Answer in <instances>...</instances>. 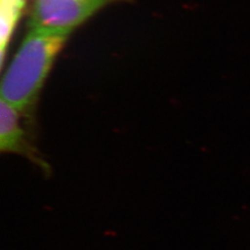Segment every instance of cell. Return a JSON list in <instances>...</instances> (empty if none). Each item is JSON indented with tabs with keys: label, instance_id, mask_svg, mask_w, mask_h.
<instances>
[{
	"label": "cell",
	"instance_id": "obj_1",
	"mask_svg": "<svg viewBox=\"0 0 250 250\" xmlns=\"http://www.w3.org/2000/svg\"><path fill=\"white\" fill-rule=\"evenodd\" d=\"M72 30L30 26L5 72L1 99L30 118L52 64Z\"/></svg>",
	"mask_w": 250,
	"mask_h": 250
},
{
	"label": "cell",
	"instance_id": "obj_2",
	"mask_svg": "<svg viewBox=\"0 0 250 250\" xmlns=\"http://www.w3.org/2000/svg\"><path fill=\"white\" fill-rule=\"evenodd\" d=\"M115 0H34L30 26L72 30Z\"/></svg>",
	"mask_w": 250,
	"mask_h": 250
},
{
	"label": "cell",
	"instance_id": "obj_3",
	"mask_svg": "<svg viewBox=\"0 0 250 250\" xmlns=\"http://www.w3.org/2000/svg\"><path fill=\"white\" fill-rule=\"evenodd\" d=\"M21 114L9 103L1 99L0 105V149L6 153L26 156L39 163L34 148L28 143L20 124Z\"/></svg>",
	"mask_w": 250,
	"mask_h": 250
},
{
	"label": "cell",
	"instance_id": "obj_4",
	"mask_svg": "<svg viewBox=\"0 0 250 250\" xmlns=\"http://www.w3.org/2000/svg\"><path fill=\"white\" fill-rule=\"evenodd\" d=\"M27 0H0V45L1 64L4 62V55L9 40L18 23Z\"/></svg>",
	"mask_w": 250,
	"mask_h": 250
}]
</instances>
